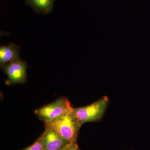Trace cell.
I'll return each mask as SVG.
<instances>
[{"label": "cell", "mask_w": 150, "mask_h": 150, "mask_svg": "<svg viewBox=\"0 0 150 150\" xmlns=\"http://www.w3.org/2000/svg\"><path fill=\"white\" fill-rule=\"evenodd\" d=\"M108 103V98L104 96L87 106L73 108V112L78 123L82 126L87 122L100 120L103 116Z\"/></svg>", "instance_id": "2"}, {"label": "cell", "mask_w": 150, "mask_h": 150, "mask_svg": "<svg viewBox=\"0 0 150 150\" xmlns=\"http://www.w3.org/2000/svg\"><path fill=\"white\" fill-rule=\"evenodd\" d=\"M4 69L11 83H23L25 81L26 77L25 62L18 59H16L5 65Z\"/></svg>", "instance_id": "4"}, {"label": "cell", "mask_w": 150, "mask_h": 150, "mask_svg": "<svg viewBox=\"0 0 150 150\" xmlns=\"http://www.w3.org/2000/svg\"><path fill=\"white\" fill-rule=\"evenodd\" d=\"M71 107L67 98H62L35 110V113L41 121L45 123H48L67 112Z\"/></svg>", "instance_id": "3"}, {"label": "cell", "mask_w": 150, "mask_h": 150, "mask_svg": "<svg viewBox=\"0 0 150 150\" xmlns=\"http://www.w3.org/2000/svg\"><path fill=\"white\" fill-rule=\"evenodd\" d=\"M42 137L43 150H64L71 143L48 128H46Z\"/></svg>", "instance_id": "5"}, {"label": "cell", "mask_w": 150, "mask_h": 150, "mask_svg": "<svg viewBox=\"0 0 150 150\" xmlns=\"http://www.w3.org/2000/svg\"><path fill=\"white\" fill-rule=\"evenodd\" d=\"M64 150H80L76 143H70Z\"/></svg>", "instance_id": "9"}, {"label": "cell", "mask_w": 150, "mask_h": 150, "mask_svg": "<svg viewBox=\"0 0 150 150\" xmlns=\"http://www.w3.org/2000/svg\"><path fill=\"white\" fill-rule=\"evenodd\" d=\"M73 107L48 123L46 128L52 129L71 143H76L81 126L73 112Z\"/></svg>", "instance_id": "1"}, {"label": "cell", "mask_w": 150, "mask_h": 150, "mask_svg": "<svg viewBox=\"0 0 150 150\" xmlns=\"http://www.w3.org/2000/svg\"><path fill=\"white\" fill-rule=\"evenodd\" d=\"M21 150H43L42 134L33 144Z\"/></svg>", "instance_id": "8"}, {"label": "cell", "mask_w": 150, "mask_h": 150, "mask_svg": "<svg viewBox=\"0 0 150 150\" xmlns=\"http://www.w3.org/2000/svg\"><path fill=\"white\" fill-rule=\"evenodd\" d=\"M56 0H25V4L37 12L47 14L52 11Z\"/></svg>", "instance_id": "7"}, {"label": "cell", "mask_w": 150, "mask_h": 150, "mask_svg": "<svg viewBox=\"0 0 150 150\" xmlns=\"http://www.w3.org/2000/svg\"><path fill=\"white\" fill-rule=\"evenodd\" d=\"M18 59V50L13 44L0 48V64L5 65Z\"/></svg>", "instance_id": "6"}]
</instances>
